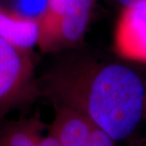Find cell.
Returning <instances> with one entry per match:
<instances>
[{"mask_svg": "<svg viewBox=\"0 0 146 146\" xmlns=\"http://www.w3.org/2000/svg\"><path fill=\"white\" fill-rule=\"evenodd\" d=\"M95 0H46L36 18L37 45L43 52L77 48L87 31Z\"/></svg>", "mask_w": 146, "mask_h": 146, "instance_id": "cell-2", "label": "cell"}, {"mask_svg": "<svg viewBox=\"0 0 146 146\" xmlns=\"http://www.w3.org/2000/svg\"><path fill=\"white\" fill-rule=\"evenodd\" d=\"M38 146H62L60 142L57 141L56 138H54L51 134H48L46 136H43L41 138Z\"/></svg>", "mask_w": 146, "mask_h": 146, "instance_id": "cell-10", "label": "cell"}, {"mask_svg": "<svg viewBox=\"0 0 146 146\" xmlns=\"http://www.w3.org/2000/svg\"><path fill=\"white\" fill-rule=\"evenodd\" d=\"M115 48L122 58L146 63V2L121 10L115 31Z\"/></svg>", "mask_w": 146, "mask_h": 146, "instance_id": "cell-4", "label": "cell"}, {"mask_svg": "<svg viewBox=\"0 0 146 146\" xmlns=\"http://www.w3.org/2000/svg\"><path fill=\"white\" fill-rule=\"evenodd\" d=\"M145 107H146V92H145Z\"/></svg>", "mask_w": 146, "mask_h": 146, "instance_id": "cell-11", "label": "cell"}, {"mask_svg": "<svg viewBox=\"0 0 146 146\" xmlns=\"http://www.w3.org/2000/svg\"><path fill=\"white\" fill-rule=\"evenodd\" d=\"M40 97L28 49L0 36V121L11 111Z\"/></svg>", "mask_w": 146, "mask_h": 146, "instance_id": "cell-3", "label": "cell"}, {"mask_svg": "<svg viewBox=\"0 0 146 146\" xmlns=\"http://www.w3.org/2000/svg\"><path fill=\"white\" fill-rule=\"evenodd\" d=\"M0 36L18 48L30 49L37 44L36 19L0 8Z\"/></svg>", "mask_w": 146, "mask_h": 146, "instance_id": "cell-7", "label": "cell"}, {"mask_svg": "<svg viewBox=\"0 0 146 146\" xmlns=\"http://www.w3.org/2000/svg\"><path fill=\"white\" fill-rule=\"evenodd\" d=\"M106 1L110 3V4L116 6V7L121 8L122 10V9L136 5V4H138V3L146 2V0H106Z\"/></svg>", "mask_w": 146, "mask_h": 146, "instance_id": "cell-9", "label": "cell"}, {"mask_svg": "<svg viewBox=\"0 0 146 146\" xmlns=\"http://www.w3.org/2000/svg\"><path fill=\"white\" fill-rule=\"evenodd\" d=\"M46 124L39 113L0 125V146H38Z\"/></svg>", "mask_w": 146, "mask_h": 146, "instance_id": "cell-6", "label": "cell"}, {"mask_svg": "<svg viewBox=\"0 0 146 146\" xmlns=\"http://www.w3.org/2000/svg\"><path fill=\"white\" fill-rule=\"evenodd\" d=\"M55 117L48 133L62 146H87L96 125L80 112L68 107L55 106Z\"/></svg>", "mask_w": 146, "mask_h": 146, "instance_id": "cell-5", "label": "cell"}, {"mask_svg": "<svg viewBox=\"0 0 146 146\" xmlns=\"http://www.w3.org/2000/svg\"><path fill=\"white\" fill-rule=\"evenodd\" d=\"M37 79L39 95L53 106L74 109L116 141L139 126L145 108L143 82L123 63L77 48L60 52Z\"/></svg>", "mask_w": 146, "mask_h": 146, "instance_id": "cell-1", "label": "cell"}, {"mask_svg": "<svg viewBox=\"0 0 146 146\" xmlns=\"http://www.w3.org/2000/svg\"><path fill=\"white\" fill-rule=\"evenodd\" d=\"M115 142V139L111 138L106 132L96 126L92 131L87 146H116Z\"/></svg>", "mask_w": 146, "mask_h": 146, "instance_id": "cell-8", "label": "cell"}]
</instances>
